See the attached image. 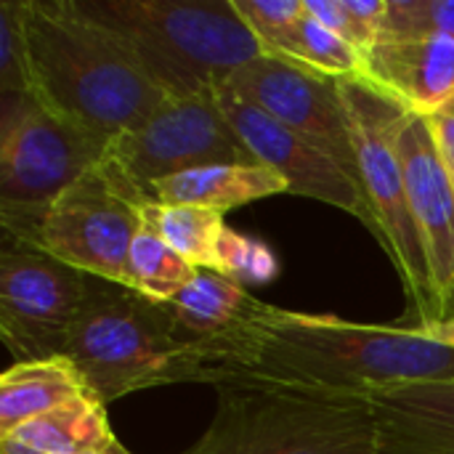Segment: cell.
I'll return each instance as SVG.
<instances>
[{
	"label": "cell",
	"instance_id": "1",
	"mask_svg": "<svg viewBox=\"0 0 454 454\" xmlns=\"http://www.w3.org/2000/svg\"><path fill=\"white\" fill-rule=\"evenodd\" d=\"M205 354L210 386L226 378H250L367 394L407 383L454 380V348L415 327L356 325L261 301L231 333L207 343Z\"/></svg>",
	"mask_w": 454,
	"mask_h": 454
},
{
	"label": "cell",
	"instance_id": "2",
	"mask_svg": "<svg viewBox=\"0 0 454 454\" xmlns=\"http://www.w3.org/2000/svg\"><path fill=\"white\" fill-rule=\"evenodd\" d=\"M32 96L112 146L168 98L128 40L80 0H21Z\"/></svg>",
	"mask_w": 454,
	"mask_h": 454
},
{
	"label": "cell",
	"instance_id": "3",
	"mask_svg": "<svg viewBox=\"0 0 454 454\" xmlns=\"http://www.w3.org/2000/svg\"><path fill=\"white\" fill-rule=\"evenodd\" d=\"M64 356L104 404L160 386H210L205 351L181 335L165 303L98 277L88 279Z\"/></svg>",
	"mask_w": 454,
	"mask_h": 454
},
{
	"label": "cell",
	"instance_id": "4",
	"mask_svg": "<svg viewBox=\"0 0 454 454\" xmlns=\"http://www.w3.org/2000/svg\"><path fill=\"white\" fill-rule=\"evenodd\" d=\"M205 436L186 454H383L367 394L226 378Z\"/></svg>",
	"mask_w": 454,
	"mask_h": 454
},
{
	"label": "cell",
	"instance_id": "5",
	"mask_svg": "<svg viewBox=\"0 0 454 454\" xmlns=\"http://www.w3.org/2000/svg\"><path fill=\"white\" fill-rule=\"evenodd\" d=\"M82 5L128 40L170 98L218 90L239 67L266 53L231 0H88Z\"/></svg>",
	"mask_w": 454,
	"mask_h": 454
},
{
	"label": "cell",
	"instance_id": "6",
	"mask_svg": "<svg viewBox=\"0 0 454 454\" xmlns=\"http://www.w3.org/2000/svg\"><path fill=\"white\" fill-rule=\"evenodd\" d=\"M340 93L351 122L359 184L375 221V237L402 277L418 325L439 322L431 266L412 218L404 165L399 157V130L410 109L364 74L340 77Z\"/></svg>",
	"mask_w": 454,
	"mask_h": 454
},
{
	"label": "cell",
	"instance_id": "7",
	"mask_svg": "<svg viewBox=\"0 0 454 454\" xmlns=\"http://www.w3.org/2000/svg\"><path fill=\"white\" fill-rule=\"evenodd\" d=\"M149 202L152 197L106 152L19 239L88 277L125 285L128 253L144 229Z\"/></svg>",
	"mask_w": 454,
	"mask_h": 454
},
{
	"label": "cell",
	"instance_id": "8",
	"mask_svg": "<svg viewBox=\"0 0 454 454\" xmlns=\"http://www.w3.org/2000/svg\"><path fill=\"white\" fill-rule=\"evenodd\" d=\"M106 152V141L59 117L32 93L5 96L0 120L3 231L24 237L43 210Z\"/></svg>",
	"mask_w": 454,
	"mask_h": 454
},
{
	"label": "cell",
	"instance_id": "9",
	"mask_svg": "<svg viewBox=\"0 0 454 454\" xmlns=\"http://www.w3.org/2000/svg\"><path fill=\"white\" fill-rule=\"evenodd\" d=\"M88 274L3 231L0 338L16 362L64 356L88 295Z\"/></svg>",
	"mask_w": 454,
	"mask_h": 454
},
{
	"label": "cell",
	"instance_id": "10",
	"mask_svg": "<svg viewBox=\"0 0 454 454\" xmlns=\"http://www.w3.org/2000/svg\"><path fill=\"white\" fill-rule=\"evenodd\" d=\"M109 154L146 194L154 181L184 170L261 165L229 122L215 90L186 98L168 96L138 128L114 138Z\"/></svg>",
	"mask_w": 454,
	"mask_h": 454
},
{
	"label": "cell",
	"instance_id": "11",
	"mask_svg": "<svg viewBox=\"0 0 454 454\" xmlns=\"http://www.w3.org/2000/svg\"><path fill=\"white\" fill-rule=\"evenodd\" d=\"M221 88L330 154L359 184V162L338 77L274 53H261L239 67Z\"/></svg>",
	"mask_w": 454,
	"mask_h": 454
},
{
	"label": "cell",
	"instance_id": "12",
	"mask_svg": "<svg viewBox=\"0 0 454 454\" xmlns=\"http://www.w3.org/2000/svg\"><path fill=\"white\" fill-rule=\"evenodd\" d=\"M221 109L226 112L229 122L250 149V154L277 176L287 181V194L311 197L327 205H335L354 218H359L372 234L375 221L370 205L364 200L362 186L325 152L311 146L306 138L293 133L290 128L279 125L266 112L255 109L253 104L242 101L226 88H218Z\"/></svg>",
	"mask_w": 454,
	"mask_h": 454
},
{
	"label": "cell",
	"instance_id": "13",
	"mask_svg": "<svg viewBox=\"0 0 454 454\" xmlns=\"http://www.w3.org/2000/svg\"><path fill=\"white\" fill-rule=\"evenodd\" d=\"M399 157L412 218L431 266L439 322L454 319V181L439 154L428 117L410 112L399 130Z\"/></svg>",
	"mask_w": 454,
	"mask_h": 454
},
{
	"label": "cell",
	"instance_id": "14",
	"mask_svg": "<svg viewBox=\"0 0 454 454\" xmlns=\"http://www.w3.org/2000/svg\"><path fill=\"white\" fill-rule=\"evenodd\" d=\"M362 74L410 112H447L454 101V40L383 37L364 53Z\"/></svg>",
	"mask_w": 454,
	"mask_h": 454
},
{
	"label": "cell",
	"instance_id": "15",
	"mask_svg": "<svg viewBox=\"0 0 454 454\" xmlns=\"http://www.w3.org/2000/svg\"><path fill=\"white\" fill-rule=\"evenodd\" d=\"M383 454H454V380L367 391Z\"/></svg>",
	"mask_w": 454,
	"mask_h": 454
},
{
	"label": "cell",
	"instance_id": "16",
	"mask_svg": "<svg viewBox=\"0 0 454 454\" xmlns=\"http://www.w3.org/2000/svg\"><path fill=\"white\" fill-rule=\"evenodd\" d=\"M117 444L106 404L90 391L0 436V454H93Z\"/></svg>",
	"mask_w": 454,
	"mask_h": 454
},
{
	"label": "cell",
	"instance_id": "17",
	"mask_svg": "<svg viewBox=\"0 0 454 454\" xmlns=\"http://www.w3.org/2000/svg\"><path fill=\"white\" fill-rule=\"evenodd\" d=\"M274 194H287V181L263 165H205L160 178L149 186L152 202L192 205L215 213H229Z\"/></svg>",
	"mask_w": 454,
	"mask_h": 454
},
{
	"label": "cell",
	"instance_id": "18",
	"mask_svg": "<svg viewBox=\"0 0 454 454\" xmlns=\"http://www.w3.org/2000/svg\"><path fill=\"white\" fill-rule=\"evenodd\" d=\"M253 303L255 298L221 271L197 269L194 279L165 306L181 335L205 351L207 343L231 333L247 317Z\"/></svg>",
	"mask_w": 454,
	"mask_h": 454
},
{
	"label": "cell",
	"instance_id": "19",
	"mask_svg": "<svg viewBox=\"0 0 454 454\" xmlns=\"http://www.w3.org/2000/svg\"><path fill=\"white\" fill-rule=\"evenodd\" d=\"M85 391L80 372L67 356L13 362L0 378V436Z\"/></svg>",
	"mask_w": 454,
	"mask_h": 454
},
{
	"label": "cell",
	"instance_id": "20",
	"mask_svg": "<svg viewBox=\"0 0 454 454\" xmlns=\"http://www.w3.org/2000/svg\"><path fill=\"white\" fill-rule=\"evenodd\" d=\"M144 229L154 231L194 269L218 266V245L226 229L223 213L192 205L149 202L144 210Z\"/></svg>",
	"mask_w": 454,
	"mask_h": 454
},
{
	"label": "cell",
	"instance_id": "21",
	"mask_svg": "<svg viewBox=\"0 0 454 454\" xmlns=\"http://www.w3.org/2000/svg\"><path fill=\"white\" fill-rule=\"evenodd\" d=\"M194 274L197 269L168 242H162L154 231L141 229L128 253L125 287L154 303H170L194 279Z\"/></svg>",
	"mask_w": 454,
	"mask_h": 454
},
{
	"label": "cell",
	"instance_id": "22",
	"mask_svg": "<svg viewBox=\"0 0 454 454\" xmlns=\"http://www.w3.org/2000/svg\"><path fill=\"white\" fill-rule=\"evenodd\" d=\"M279 56L298 61L303 67H311L327 77H338V80L362 74V67H364V56L348 40L335 35L333 29H327L309 13L298 19Z\"/></svg>",
	"mask_w": 454,
	"mask_h": 454
},
{
	"label": "cell",
	"instance_id": "23",
	"mask_svg": "<svg viewBox=\"0 0 454 454\" xmlns=\"http://www.w3.org/2000/svg\"><path fill=\"white\" fill-rule=\"evenodd\" d=\"M215 271H221L223 277H229L231 282L247 290L250 285L271 282L279 274V261L266 242L253 239L226 226L221 234V245H218Z\"/></svg>",
	"mask_w": 454,
	"mask_h": 454
},
{
	"label": "cell",
	"instance_id": "24",
	"mask_svg": "<svg viewBox=\"0 0 454 454\" xmlns=\"http://www.w3.org/2000/svg\"><path fill=\"white\" fill-rule=\"evenodd\" d=\"M431 35L454 40V0H388L383 37Z\"/></svg>",
	"mask_w": 454,
	"mask_h": 454
},
{
	"label": "cell",
	"instance_id": "25",
	"mask_svg": "<svg viewBox=\"0 0 454 454\" xmlns=\"http://www.w3.org/2000/svg\"><path fill=\"white\" fill-rule=\"evenodd\" d=\"M237 13L261 40L266 53L279 56L293 27L306 13L303 0H231Z\"/></svg>",
	"mask_w": 454,
	"mask_h": 454
},
{
	"label": "cell",
	"instance_id": "26",
	"mask_svg": "<svg viewBox=\"0 0 454 454\" xmlns=\"http://www.w3.org/2000/svg\"><path fill=\"white\" fill-rule=\"evenodd\" d=\"M0 88L5 96H21L32 90L21 29V0L0 3Z\"/></svg>",
	"mask_w": 454,
	"mask_h": 454
},
{
	"label": "cell",
	"instance_id": "27",
	"mask_svg": "<svg viewBox=\"0 0 454 454\" xmlns=\"http://www.w3.org/2000/svg\"><path fill=\"white\" fill-rule=\"evenodd\" d=\"M428 122H431L439 154H442V160H444V165H447V170H450L454 181V114L439 112V114H431Z\"/></svg>",
	"mask_w": 454,
	"mask_h": 454
},
{
	"label": "cell",
	"instance_id": "28",
	"mask_svg": "<svg viewBox=\"0 0 454 454\" xmlns=\"http://www.w3.org/2000/svg\"><path fill=\"white\" fill-rule=\"evenodd\" d=\"M418 333H423L426 338L447 346V348H454V319L450 322H428V325H415Z\"/></svg>",
	"mask_w": 454,
	"mask_h": 454
},
{
	"label": "cell",
	"instance_id": "29",
	"mask_svg": "<svg viewBox=\"0 0 454 454\" xmlns=\"http://www.w3.org/2000/svg\"><path fill=\"white\" fill-rule=\"evenodd\" d=\"M93 454H130V452H128V450H125V447L117 442V444H112L109 450H101V452H93Z\"/></svg>",
	"mask_w": 454,
	"mask_h": 454
},
{
	"label": "cell",
	"instance_id": "30",
	"mask_svg": "<svg viewBox=\"0 0 454 454\" xmlns=\"http://www.w3.org/2000/svg\"><path fill=\"white\" fill-rule=\"evenodd\" d=\"M447 112H450V114H454V101H452V106H450V109H447Z\"/></svg>",
	"mask_w": 454,
	"mask_h": 454
}]
</instances>
